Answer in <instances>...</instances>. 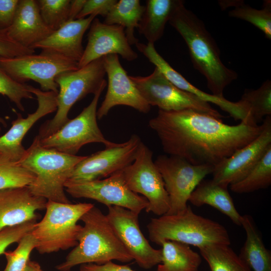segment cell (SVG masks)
<instances>
[{"label": "cell", "instance_id": "cell-1", "mask_svg": "<svg viewBox=\"0 0 271 271\" xmlns=\"http://www.w3.org/2000/svg\"><path fill=\"white\" fill-rule=\"evenodd\" d=\"M149 125L167 154L193 165L213 166L252 141L263 129L262 124L228 125L221 118L191 109L159 110Z\"/></svg>", "mask_w": 271, "mask_h": 271}, {"label": "cell", "instance_id": "cell-2", "mask_svg": "<svg viewBox=\"0 0 271 271\" xmlns=\"http://www.w3.org/2000/svg\"><path fill=\"white\" fill-rule=\"evenodd\" d=\"M169 22L185 41L194 67L205 77L212 94L223 97L224 89L237 74L223 63L217 44L203 21L183 4Z\"/></svg>", "mask_w": 271, "mask_h": 271}, {"label": "cell", "instance_id": "cell-3", "mask_svg": "<svg viewBox=\"0 0 271 271\" xmlns=\"http://www.w3.org/2000/svg\"><path fill=\"white\" fill-rule=\"evenodd\" d=\"M83 226L77 237L78 243L65 259L56 268L69 271L85 263L103 264L117 260L128 262L132 258L122 244L111 227L106 215L94 206L80 218Z\"/></svg>", "mask_w": 271, "mask_h": 271}, {"label": "cell", "instance_id": "cell-4", "mask_svg": "<svg viewBox=\"0 0 271 271\" xmlns=\"http://www.w3.org/2000/svg\"><path fill=\"white\" fill-rule=\"evenodd\" d=\"M85 157L44 148L37 135L19 163L35 176L28 186L33 194L47 200L70 203L65 184L75 166Z\"/></svg>", "mask_w": 271, "mask_h": 271}, {"label": "cell", "instance_id": "cell-5", "mask_svg": "<svg viewBox=\"0 0 271 271\" xmlns=\"http://www.w3.org/2000/svg\"><path fill=\"white\" fill-rule=\"evenodd\" d=\"M147 229L150 240L159 245L166 240L198 248L209 244H230L228 231L222 225L196 214L189 205L176 214L152 218Z\"/></svg>", "mask_w": 271, "mask_h": 271}, {"label": "cell", "instance_id": "cell-6", "mask_svg": "<svg viewBox=\"0 0 271 271\" xmlns=\"http://www.w3.org/2000/svg\"><path fill=\"white\" fill-rule=\"evenodd\" d=\"M94 206L90 203H63L47 200L42 219L31 233L41 254L51 253L75 247L82 226L78 220Z\"/></svg>", "mask_w": 271, "mask_h": 271}, {"label": "cell", "instance_id": "cell-7", "mask_svg": "<svg viewBox=\"0 0 271 271\" xmlns=\"http://www.w3.org/2000/svg\"><path fill=\"white\" fill-rule=\"evenodd\" d=\"M102 57L76 70L62 73L55 78L58 86L57 108L54 117L41 126L38 135L40 140L55 132L69 120L72 106L87 95L95 94L107 82Z\"/></svg>", "mask_w": 271, "mask_h": 271}, {"label": "cell", "instance_id": "cell-8", "mask_svg": "<svg viewBox=\"0 0 271 271\" xmlns=\"http://www.w3.org/2000/svg\"><path fill=\"white\" fill-rule=\"evenodd\" d=\"M0 67L11 77L21 83L33 80L44 91L58 93L56 77L78 69V63L55 52L42 50L40 53L12 58L0 57Z\"/></svg>", "mask_w": 271, "mask_h": 271}, {"label": "cell", "instance_id": "cell-9", "mask_svg": "<svg viewBox=\"0 0 271 271\" xmlns=\"http://www.w3.org/2000/svg\"><path fill=\"white\" fill-rule=\"evenodd\" d=\"M103 85L94 94L90 103L76 117L70 119L52 134L40 139L44 148L71 155H76L80 148L90 143H101L107 147L114 143L107 140L97 122V106L100 96L106 86Z\"/></svg>", "mask_w": 271, "mask_h": 271}, {"label": "cell", "instance_id": "cell-10", "mask_svg": "<svg viewBox=\"0 0 271 271\" xmlns=\"http://www.w3.org/2000/svg\"><path fill=\"white\" fill-rule=\"evenodd\" d=\"M153 156V152L142 142L134 161L122 173L129 189L148 200L146 211L160 216L168 212L170 200Z\"/></svg>", "mask_w": 271, "mask_h": 271}, {"label": "cell", "instance_id": "cell-11", "mask_svg": "<svg viewBox=\"0 0 271 271\" xmlns=\"http://www.w3.org/2000/svg\"><path fill=\"white\" fill-rule=\"evenodd\" d=\"M143 97L150 106L166 111L191 109L221 118L222 116L206 101L173 84L155 67L147 76H129Z\"/></svg>", "mask_w": 271, "mask_h": 271}, {"label": "cell", "instance_id": "cell-12", "mask_svg": "<svg viewBox=\"0 0 271 271\" xmlns=\"http://www.w3.org/2000/svg\"><path fill=\"white\" fill-rule=\"evenodd\" d=\"M163 179L170 200V208L166 214H175L184 209L191 194L214 166L193 165L174 156L160 155L154 161Z\"/></svg>", "mask_w": 271, "mask_h": 271}, {"label": "cell", "instance_id": "cell-13", "mask_svg": "<svg viewBox=\"0 0 271 271\" xmlns=\"http://www.w3.org/2000/svg\"><path fill=\"white\" fill-rule=\"evenodd\" d=\"M142 142L139 136L132 134L124 143H114L86 156L75 166L65 186L101 179L122 171L134 161Z\"/></svg>", "mask_w": 271, "mask_h": 271}, {"label": "cell", "instance_id": "cell-14", "mask_svg": "<svg viewBox=\"0 0 271 271\" xmlns=\"http://www.w3.org/2000/svg\"><path fill=\"white\" fill-rule=\"evenodd\" d=\"M65 189L73 197L94 200L107 207H123L138 214L148 204L145 197L132 192L127 187L122 171L103 179L67 184Z\"/></svg>", "mask_w": 271, "mask_h": 271}, {"label": "cell", "instance_id": "cell-15", "mask_svg": "<svg viewBox=\"0 0 271 271\" xmlns=\"http://www.w3.org/2000/svg\"><path fill=\"white\" fill-rule=\"evenodd\" d=\"M106 217L118 238L139 266L149 269L162 261L161 249L153 247L142 233L138 214L123 207H107Z\"/></svg>", "mask_w": 271, "mask_h": 271}, {"label": "cell", "instance_id": "cell-16", "mask_svg": "<svg viewBox=\"0 0 271 271\" xmlns=\"http://www.w3.org/2000/svg\"><path fill=\"white\" fill-rule=\"evenodd\" d=\"M261 133L214 166L212 180L227 186L243 178L271 147V116L265 117Z\"/></svg>", "mask_w": 271, "mask_h": 271}, {"label": "cell", "instance_id": "cell-17", "mask_svg": "<svg viewBox=\"0 0 271 271\" xmlns=\"http://www.w3.org/2000/svg\"><path fill=\"white\" fill-rule=\"evenodd\" d=\"M103 66L107 75V90L104 100L97 110V118L106 116L114 106L123 105L147 113L151 106L143 97L139 90L121 65L118 56L109 54L102 57Z\"/></svg>", "mask_w": 271, "mask_h": 271}, {"label": "cell", "instance_id": "cell-18", "mask_svg": "<svg viewBox=\"0 0 271 271\" xmlns=\"http://www.w3.org/2000/svg\"><path fill=\"white\" fill-rule=\"evenodd\" d=\"M87 44L84 49L78 68L109 54L119 55L131 61L138 58L126 38L124 28L118 25H107L95 18L87 36Z\"/></svg>", "mask_w": 271, "mask_h": 271}, {"label": "cell", "instance_id": "cell-19", "mask_svg": "<svg viewBox=\"0 0 271 271\" xmlns=\"http://www.w3.org/2000/svg\"><path fill=\"white\" fill-rule=\"evenodd\" d=\"M38 101V107L33 113L24 118L18 113L12 122V126L0 137V156L13 162H19L25 153L22 141L28 130L42 117L57 110V93L44 91L32 86L30 90Z\"/></svg>", "mask_w": 271, "mask_h": 271}, {"label": "cell", "instance_id": "cell-20", "mask_svg": "<svg viewBox=\"0 0 271 271\" xmlns=\"http://www.w3.org/2000/svg\"><path fill=\"white\" fill-rule=\"evenodd\" d=\"M47 201L33 194L28 186L0 190V231L36 220V212L45 209Z\"/></svg>", "mask_w": 271, "mask_h": 271}, {"label": "cell", "instance_id": "cell-21", "mask_svg": "<svg viewBox=\"0 0 271 271\" xmlns=\"http://www.w3.org/2000/svg\"><path fill=\"white\" fill-rule=\"evenodd\" d=\"M6 29L13 39L30 49L54 32L44 22L34 0H19L12 23Z\"/></svg>", "mask_w": 271, "mask_h": 271}, {"label": "cell", "instance_id": "cell-22", "mask_svg": "<svg viewBox=\"0 0 271 271\" xmlns=\"http://www.w3.org/2000/svg\"><path fill=\"white\" fill-rule=\"evenodd\" d=\"M95 17L90 15L67 21L45 39L34 45L32 49L54 51L78 63L84 51L83 37Z\"/></svg>", "mask_w": 271, "mask_h": 271}, {"label": "cell", "instance_id": "cell-23", "mask_svg": "<svg viewBox=\"0 0 271 271\" xmlns=\"http://www.w3.org/2000/svg\"><path fill=\"white\" fill-rule=\"evenodd\" d=\"M147 59L153 63L171 82L179 88L189 92L208 103H213L228 113L235 120H240L245 123L247 118V110L239 100L232 102L224 97L208 94L193 85L172 66L156 50L151 51Z\"/></svg>", "mask_w": 271, "mask_h": 271}, {"label": "cell", "instance_id": "cell-24", "mask_svg": "<svg viewBox=\"0 0 271 271\" xmlns=\"http://www.w3.org/2000/svg\"><path fill=\"white\" fill-rule=\"evenodd\" d=\"M184 1L182 0H148L139 24L138 30L148 41L153 44L163 36L166 25L176 10Z\"/></svg>", "mask_w": 271, "mask_h": 271}, {"label": "cell", "instance_id": "cell-25", "mask_svg": "<svg viewBox=\"0 0 271 271\" xmlns=\"http://www.w3.org/2000/svg\"><path fill=\"white\" fill-rule=\"evenodd\" d=\"M227 188L212 180H203L192 192L189 201L197 207L210 205L226 215L235 224L241 226V215L237 211Z\"/></svg>", "mask_w": 271, "mask_h": 271}, {"label": "cell", "instance_id": "cell-26", "mask_svg": "<svg viewBox=\"0 0 271 271\" xmlns=\"http://www.w3.org/2000/svg\"><path fill=\"white\" fill-rule=\"evenodd\" d=\"M240 225L246 237L239 256L253 271H271L270 251L265 247L252 217L241 215Z\"/></svg>", "mask_w": 271, "mask_h": 271}, {"label": "cell", "instance_id": "cell-27", "mask_svg": "<svg viewBox=\"0 0 271 271\" xmlns=\"http://www.w3.org/2000/svg\"><path fill=\"white\" fill-rule=\"evenodd\" d=\"M162 246V261L156 271H198L200 255L189 245L173 240H166Z\"/></svg>", "mask_w": 271, "mask_h": 271}, {"label": "cell", "instance_id": "cell-28", "mask_svg": "<svg viewBox=\"0 0 271 271\" xmlns=\"http://www.w3.org/2000/svg\"><path fill=\"white\" fill-rule=\"evenodd\" d=\"M145 10L139 0L117 1L105 18L104 23L123 27L129 44L136 45L139 40L134 35Z\"/></svg>", "mask_w": 271, "mask_h": 271}, {"label": "cell", "instance_id": "cell-29", "mask_svg": "<svg viewBox=\"0 0 271 271\" xmlns=\"http://www.w3.org/2000/svg\"><path fill=\"white\" fill-rule=\"evenodd\" d=\"M199 249L211 271H251L229 245L209 244Z\"/></svg>", "mask_w": 271, "mask_h": 271}, {"label": "cell", "instance_id": "cell-30", "mask_svg": "<svg viewBox=\"0 0 271 271\" xmlns=\"http://www.w3.org/2000/svg\"><path fill=\"white\" fill-rule=\"evenodd\" d=\"M239 101L247 110L246 124L257 125L264 117L271 115L270 80H266L257 89L245 90Z\"/></svg>", "mask_w": 271, "mask_h": 271}, {"label": "cell", "instance_id": "cell-31", "mask_svg": "<svg viewBox=\"0 0 271 271\" xmlns=\"http://www.w3.org/2000/svg\"><path fill=\"white\" fill-rule=\"evenodd\" d=\"M271 184V147L240 181L231 184L230 189L236 193L252 192L266 188Z\"/></svg>", "mask_w": 271, "mask_h": 271}, {"label": "cell", "instance_id": "cell-32", "mask_svg": "<svg viewBox=\"0 0 271 271\" xmlns=\"http://www.w3.org/2000/svg\"><path fill=\"white\" fill-rule=\"evenodd\" d=\"M228 15L251 23L261 30L268 39H271L270 1H265L260 10L253 8L240 1L228 13Z\"/></svg>", "mask_w": 271, "mask_h": 271}, {"label": "cell", "instance_id": "cell-33", "mask_svg": "<svg viewBox=\"0 0 271 271\" xmlns=\"http://www.w3.org/2000/svg\"><path fill=\"white\" fill-rule=\"evenodd\" d=\"M35 178L34 174L19 162L0 156V190L29 186Z\"/></svg>", "mask_w": 271, "mask_h": 271}, {"label": "cell", "instance_id": "cell-34", "mask_svg": "<svg viewBox=\"0 0 271 271\" xmlns=\"http://www.w3.org/2000/svg\"><path fill=\"white\" fill-rule=\"evenodd\" d=\"M45 23L53 31L67 22L71 0L37 1Z\"/></svg>", "mask_w": 271, "mask_h": 271}, {"label": "cell", "instance_id": "cell-35", "mask_svg": "<svg viewBox=\"0 0 271 271\" xmlns=\"http://www.w3.org/2000/svg\"><path fill=\"white\" fill-rule=\"evenodd\" d=\"M31 87V85L16 81L0 67V94L7 96L21 111L25 110L22 100L34 98L30 91ZM1 124L4 126L6 125V122L0 116Z\"/></svg>", "mask_w": 271, "mask_h": 271}, {"label": "cell", "instance_id": "cell-36", "mask_svg": "<svg viewBox=\"0 0 271 271\" xmlns=\"http://www.w3.org/2000/svg\"><path fill=\"white\" fill-rule=\"evenodd\" d=\"M36 244V239L31 232L25 235L19 241L14 250L4 252L7 263L3 271H24Z\"/></svg>", "mask_w": 271, "mask_h": 271}, {"label": "cell", "instance_id": "cell-37", "mask_svg": "<svg viewBox=\"0 0 271 271\" xmlns=\"http://www.w3.org/2000/svg\"><path fill=\"white\" fill-rule=\"evenodd\" d=\"M36 223V220H32L1 230L0 255L4 253L9 245L19 242L25 235L31 232Z\"/></svg>", "mask_w": 271, "mask_h": 271}, {"label": "cell", "instance_id": "cell-38", "mask_svg": "<svg viewBox=\"0 0 271 271\" xmlns=\"http://www.w3.org/2000/svg\"><path fill=\"white\" fill-rule=\"evenodd\" d=\"M35 52V50L25 47L13 39L7 29L0 28V57L12 58Z\"/></svg>", "mask_w": 271, "mask_h": 271}, {"label": "cell", "instance_id": "cell-39", "mask_svg": "<svg viewBox=\"0 0 271 271\" xmlns=\"http://www.w3.org/2000/svg\"><path fill=\"white\" fill-rule=\"evenodd\" d=\"M117 2V0H86L76 19L90 15H100L105 18Z\"/></svg>", "mask_w": 271, "mask_h": 271}, {"label": "cell", "instance_id": "cell-40", "mask_svg": "<svg viewBox=\"0 0 271 271\" xmlns=\"http://www.w3.org/2000/svg\"><path fill=\"white\" fill-rule=\"evenodd\" d=\"M19 0H0V28H8L12 23Z\"/></svg>", "mask_w": 271, "mask_h": 271}, {"label": "cell", "instance_id": "cell-41", "mask_svg": "<svg viewBox=\"0 0 271 271\" xmlns=\"http://www.w3.org/2000/svg\"><path fill=\"white\" fill-rule=\"evenodd\" d=\"M80 271H135L126 265L118 264L112 261L103 264L85 263L80 265Z\"/></svg>", "mask_w": 271, "mask_h": 271}, {"label": "cell", "instance_id": "cell-42", "mask_svg": "<svg viewBox=\"0 0 271 271\" xmlns=\"http://www.w3.org/2000/svg\"><path fill=\"white\" fill-rule=\"evenodd\" d=\"M86 0H71L70 1L67 21L75 20L82 10Z\"/></svg>", "mask_w": 271, "mask_h": 271}, {"label": "cell", "instance_id": "cell-43", "mask_svg": "<svg viewBox=\"0 0 271 271\" xmlns=\"http://www.w3.org/2000/svg\"><path fill=\"white\" fill-rule=\"evenodd\" d=\"M24 271H43L40 264L36 261H28Z\"/></svg>", "mask_w": 271, "mask_h": 271}]
</instances>
